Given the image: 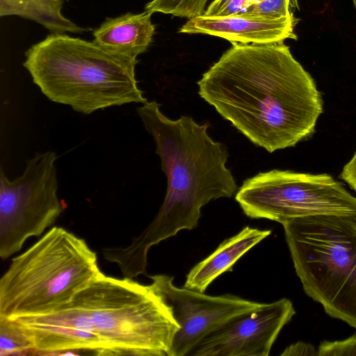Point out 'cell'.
<instances>
[{
	"label": "cell",
	"instance_id": "20",
	"mask_svg": "<svg viewBox=\"0 0 356 356\" xmlns=\"http://www.w3.org/2000/svg\"><path fill=\"white\" fill-rule=\"evenodd\" d=\"M282 356H316L317 350L308 343L298 341L286 347L280 354Z\"/></svg>",
	"mask_w": 356,
	"mask_h": 356
},
{
	"label": "cell",
	"instance_id": "12",
	"mask_svg": "<svg viewBox=\"0 0 356 356\" xmlns=\"http://www.w3.org/2000/svg\"><path fill=\"white\" fill-rule=\"evenodd\" d=\"M294 16L270 18L240 13L227 15H202L189 19L179 32L217 36L232 43L264 44L296 40Z\"/></svg>",
	"mask_w": 356,
	"mask_h": 356
},
{
	"label": "cell",
	"instance_id": "5",
	"mask_svg": "<svg viewBox=\"0 0 356 356\" xmlns=\"http://www.w3.org/2000/svg\"><path fill=\"white\" fill-rule=\"evenodd\" d=\"M281 224L306 295L327 315L356 328V214L307 216Z\"/></svg>",
	"mask_w": 356,
	"mask_h": 356
},
{
	"label": "cell",
	"instance_id": "13",
	"mask_svg": "<svg viewBox=\"0 0 356 356\" xmlns=\"http://www.w3.org/2000/svg\"><path fill=\"white\" fill-rule=\"evenodd\" d=\"M271 234L270 229L246 226L223 241L207 257L195 265L186 275L183 287L204 293L220 275L232 271L234 264L251 248Z\"/></svg>",
	"mask_w": 356,
	"mask_h": 356
},
{
	"label": "cell",
	"instance_id": "6",
	"mask_svg": "<svg viewBox=\"0 0 356 356\" xmlns=\"http://www.w3.org/2000/svg\"><path fill=\"white\" fill-rule=\"evenodd\" d=\"M72 302L87 312L108 348V355H170L179 325L152 284L102 273Z\"/></svg>",
	"mask_w": 356,
	"mask_h": 356
},
{
	"label": "cell",
	"instance_id": "10",
	"mask_svg": "<svg viewBox=\"0 0 356 356\" xmlns=\"http://www.w3.org/2000/svg\"><path fill=\"white\" fill-rule=\"evenodd\" d=\"M295 314L288 298L261 303L209 332L186 356H268L280 332Z\"/></svg>",
	"mask_w": 356,
	"mask_h": 356
},
{
	"label": "cell",
	"instance_id": "18",
	"mask_svg": "<svg viewBox=\"0 0 356 356\" xmlns=\"http://www.w3.org/2000/svg\"><path fill=\"white\" fill-rule=\"evenodd\" d=\"M298 8V0H261L242 13L270 18L294 16L292 9Z\"/></svg>",
	"mask_w": 356,
	"mask_h": 356
},
{
	"label": "cell",
	"instance_id": "15",
	"mask_svg": "<svg viewBox=\"0 0 356 356\" xmlns=\"http://www.w3.org/2000/svg\"><path fill=\"white\" fill-rule=\"evenodd\" d=\"M65 0H0V15H16L42 24L54 33H82L90 28L77 26L61 13Z\"/></svg>",
	"mask_w": 356,
	"mask_h": 356
},
{
	"label": "cell",
	"instance_id": "7",
	"mask_svg": "<svg viewBox=\"0 0 356 356\" xmlns=\"http://www.w3.org/2000/svg\"><path fill=\"white\" fill-rule=\"evenodd\" d=\"M235 200L248 217L280 224L307 216L356 214V197L328 174L259 172L244 181Z\"/></svg>",
	"mask_w": 356,
	"mask_h": 356
},
{
	"label": "cell",
	"instance_id": "9",
	"mask_svg": "<svg viewBox=\"0 0 356 356\" xmlns=\"http://www.w3.org/2000/svg\"><path fill=\"white\" fill-rule=\"evenodd\" d=\"M152 284L171 307L179 328L175 334L170 356H186L204 337L236 316L261 303L232 294L209 296L173 283L166 275L149 276Z\"/></svg>",
	"mask_w": 356,
	"mask_h": 356
},
{
	"label": "cell",
	"instance_id": "1",
	"mask_svg": "<svg viewBox=\"0 0 356 356\" xmlns=\"http://www.w3.org/2000/svg\"><path fill=\"white\" fill-rule=\"evenodd\" d=\"M232 44L197 81L200 96L270 153L311 136L323 99L289 47Z\"/></svg>",
	"mask_w": 356,
	"mask_h": 356
},
{
	"label": "cell",
	"instance_id": "14",
	"mask_svg": "<svg viewBox=\"0 0 356 356\" xmlns=\"http://www.w3.org/2000/svg\"><path fill=\"white\" fill-rule=\"evenodd\" d=\"M151 15L152 13L145 11L106 18L93 31V42L111 52L136 58L152 42L155 26Z\"/></svg>",
	"mask_w": 356,
	"mask_h": 356
},
{
	"label": "cell",
	"instance_id": "24",
	"mask_svg": "<svg viewBox=\"0 0 356 356\" xmlns=\"http://www.w3.org/2000/svg\"><path fill=\"white\" fill-rule=\"evenodd\" d=\"M352 1H353V4H354V6H355V8L356 9V0H352Z\"/></svg>",
	"mask_w": 356,
	"mask_h": 356
},
{
	"label": "cell",
	"instance_id": "21",
	"mask_svg": "<svg viewBox=\"0 0 356 356\" xmlns=\"http://www.w3.org/2000/svg\"><path fill=\"white\" fill-rule=\"evenodd\" d=\"M261 0H229L218 15H227L242 13L248 7Z\"/></svg>",
	"mask_w": 356,
	"mask_h": 356
},
{
	"label": "cell",
	"instance_id": "22",
	"mask_svg": "<svg viewBox=\"0 0 356 356\" xmlns=\"http://www.w3.org/2000/svg\"><path fill=\"white\" fill-rule=\"evenodd\" d=\"M339 177L356 193V151L351 159L343 166Z\"/></svg>",
	"mask_w": 356,
	"mask_h": 356
},
{
	"label": "cell",
	"instance_id": "16",
	"mask_svg": "<svg viewBox=\"0 0 356 356\" xmlns=\"http://www.w3.org/2000/svg\"><path fill=\"white\" fill-rule=\"evenodd\" d=\"M35 355L33 343L14 318L0 316V356Z\"/></svg>",
	"mask_w": 356,
	"mask_h": 356
},
{
	"label": "cell",
	"instance_id": "4",
	"mask_svg": "<svg viewBox=\"0 0 356 356\" xmlns=\"http://www.w3.org/2000/svg\"><path fill=\"white\" fill-rule=\"evenodd\" d=\"M102 273L86 241L53 227L13 258L0 280V316L45 314L72 302Z\"/></svg>",
	"mask_w": 356,
	"mask_h": 356
},
{
	"label": "cell",
	"instance_id": "3",
	"mask_svg": "<svg viewBox=\"0 0 356 356\" xmlns=\"http://www.w3.org/2000/svg\"><path fill=\"white\" fill-rule=\"evenodd\" d=\"M24 67L50 101L90 114L147 100L136 78L137 58L111 52L95 42L52 33L25 52Z\"/></svg>",
	"mask_w": 356,
	"mask_h": 356
},
{
	"label": "cell",
	"instance_id": "11",
	"mask_svg": "<svg viewBox=\"0 0 356 356\" xmlns=\"http://www.w3.org/2000/svg\"><path fill=\"white\" fill-rule=\"evenodd\" d=\"M30 338L35 355L90 351L108 355V348L87 312L72 302L54 312L15 318Z\"/></svg>",
	"mask_w": 356,
	"mask_h": 356
},
{
	"label": "cell",
	"instance_id": "19",
	"mask_svg": "<svg viewBox=\"0 0 356 356\" xmlns=\"http://www.w3.org/2000/svg\"><path fill=\"white\" fill-rule=\"evenodd\" d=\"M317 352L318 356H356V332L343 340L323 341Z\"/></svg>",
	"mask_w": 356,
	"mask_h": 356
},
{
	"label": "cell",
	"instance_id": "2",
	"mask_svg": "<svg viewBox=\"0 0 356 356\" xmlns=\"http://www.w3.org/2000/svg\"><path fill=\"white\" fill-rule=\"evenodd\" d=\"M155 100L142 104L136 112L156 144V153L167 177L164 200L153 220L130 244L111 247L106 258L116 264L124 277L146 274L149 249L183 229L195 228L201 209L210 201L232 197L238 187L226 167L225 146L208 134V124L192 117L171 120Z\"/></svg>",
	"mask_w": 356,
	"mask_h": 356
},
{
	"label": "cell",
	"instance_id": "23",
	"mask_svg": "<svg viewBox=\"0 0 356 356\" xmlns=\"http://www.w3.org/2000/svg\"><path fill=\"white\" fill-rule=\"evenodd\" d=\"M229 1V0H213L206 9L204 15H218Z\"/></svg>",
	"mask_w": 356,
	"mask_h": 356
},
{
	"label": "cell",
	"instance_id": "8",
	"mask_svg": "<svg viewBox=\"0 0 356 356\" xmlns=\"http://www.w3.org/2000/svg\"><path fill=\"white\" fill-rule=\"evenodd\" d=\"M54 151L37 153L26 161L22 175L9 179L0 172V257L19 252L31 236H39L63 211L58 195Z\"/></svg>",
	"mask_w": 356,
	"mask_h": 356
},
{
	"label": "cell",
	"instance_id": "17",
	"mask_svg": "<svg viewBox=\"0 0 356 356\" xmlns=\"http://www.w3.org/2000/svg\"><path fill=\"white\" fill-rule=\"evenodd\" d=\"M209 0H152L145 10L149 13H161L179 17L191 19L204 14Z\"/></svg>",
	"mask_w": 356,
	"mask_h": 356
}]
</instances>
